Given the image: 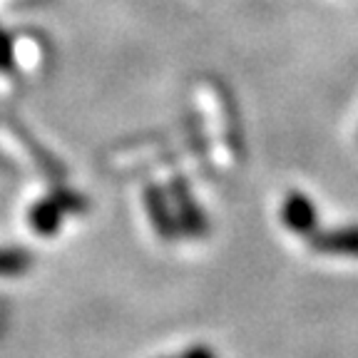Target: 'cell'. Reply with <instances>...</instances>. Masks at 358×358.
Returning a JSON list of instances; mask_svg holds the SVG:
<instances>
[{"instance_id":"obj_2","label":"cell","mask_w":358,"mask_h":358,"mask_svg":"<svg viewBox=\"0 0 358 358\" xmlns=\"http://www.w3.org/2000/svg\"><path fill=\"white\" fill-rule=\"evenodd\" d=\"M311 249L331 257H358V227H346V229L331 231H313L308 239Z\"/></svg>"},{"instance_id":"obj_1","label":"cell","mask_w":358,"mask_h":358,"mask_svg":"<svg viewBox=\"0 0 358 358\" xmlns=\"http://www.w3.org/2000/svg\"><path fill=\"white\" fill-rule=\"evenodd\" d=\"M281 222L286 224V229H291L294 234H313L316 229V209H313L311 199L306 194L291 192L286 196L284 207H281Z\"/></svg>"}]
</instances>
